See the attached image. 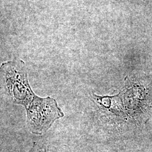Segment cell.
I'll return each instance as SVG.
<instances>
[{"instance_id":"1","label":"cell","mask_w":152,"mask_h":152,"mask_svg":"<svg viewBox=\"0 0 152 152\" xmlns=\"http://www.w3.org/2000/svg\"><path fill=\"white\" fill-rule=\"evenodd\" d=\"M1 74L7 94L14 103L23 105L27 113L28 125L32 131L47 130L64 113L54 99L41 98L33 92L28 80L25 64L22 60L3 63Z\"/></svg>"}]
</instances>
